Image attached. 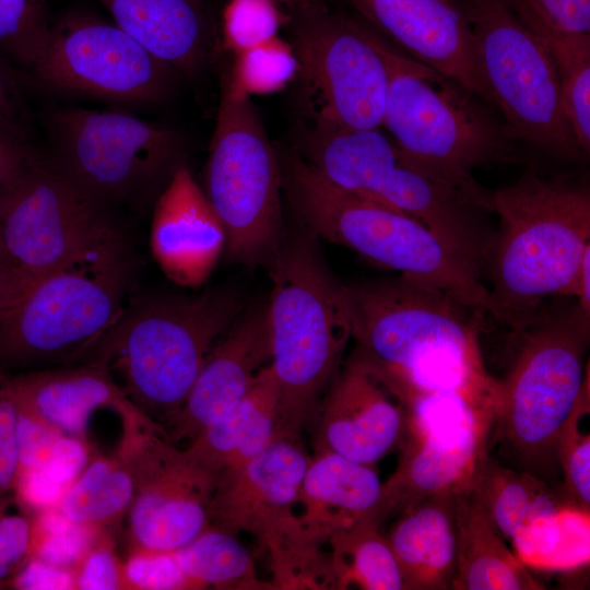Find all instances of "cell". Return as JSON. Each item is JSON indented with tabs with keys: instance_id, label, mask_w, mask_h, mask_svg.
Returning a JSON list of instances; mask_svg holds the SVG:
<instances>
[{
	"instance_id": "obj_1",
	"label": "cell",
	"mask_w": 590,
	"mask_h": 590,
	"mask_svg": "<svg viewBox=\"0 0 590 590\" xmlns=\"http://www.w3.org/2000/svg\"><path fill=\"white\" fill-rule=\"evenodd\" d=\"M344 296L355 350L405 408L450 396L496 418L502 386L481 351L484 310L404 275L344 286Z\"/></svg>"
},
{
	"instance_id": "obj_2",
	"label": "cell",
	"mask_w": 590,
	"mask_h": 590,
	"mask_svg": "<svg viewBox=\"0 0 590 590\" xmlns=\"http://www.w3.org/2000/svg\"><path fill=\"white\" fill-rule=\"evenodd\" d=\"M499 217L486 266V312L524 327L552 297H569L590 248V189L586 181L526 170L512 185L489 193Z\"/></svg>"
},
{
	"instance_id": "obj_3",
	"label": "cell",
	"mask_w": 590,
	"mask_h": 590,
	"mask_svg": "<svg viewBox=\"0 0 590 590\" xmlns=\"http://www.w3.org/2000/svg\"><path fill=\"white\" fill-rule=\"evenodd\" d=\"M267 263L273 282L268 320L280 433L299 439L352 338L344 286L330 275L307 235H283Z\"/></svg>"
},
{
	"instance_id": "obj_4",
	"label": "cell",
	"mask_w": 590,
	"mask_h": 590,
	"mask_svg": "<svg viewBox=\"0 0 590 590\" xmlns=\"http://www.w3.org/2000/svg\"><path fill=\"white\" fill-rule=\"evenodd\" d=\"M489 445L516 470L558 476L559 433L589 382L590 317L578 304L543 307L517 331ZM560 473V472H559Z\"/></svg>"
},
{
	"instance_id": "obj_5",
	"label": "cell",
	"mask_w": 590,
	"mask_h": 590,
	"mask_svg": "<svg viewBox=\"0 0 590 590\" xmlns=\"http://www.w3.org/2000/svg\"><path fill=\"white\" fill-rule=\"evenodd\" d=\"M378 46L388 70L382 125L393 142L491 212V190L472 172L509 161L515 139L461 84L394 49L379 34Z\"/></svg>"
},
{
	"instance_id": "obj_6",
	"label": "cell",
	"mask_w": 590,
	"mask_h": 590,
	"mask_svg": "<svg viewBox=\"0 0 590 590\" xmlns=\"http://www.w3.org/2000/svg\"><path fill=\"white\" fill-rule=\"evenodd\" d=\"M283 182L310 234L486 312L482 273L416 219L330 184L297 151L286 160Z\"/></svg>"
},
{
	"instance_id": "obj_7",
	"label": "cell",
	"mask_w": 590,
	"mask_h": 590,
	"mask_svg": "<svg viewBox=\"0 0 590 590\" xmlns=\"http://www.w3.org/2000/svg\"><path fill=\"white\" fill-rule=\"evenodd\" d=\"M302 157L330 184L405 213L481 273L495 233L460 189L406 156L377 129L312 128Z\"/></svg>"
},
{
	"instance_id": "obj_8",
	"label": "cell",
	"mask_w": 590,
	"mask_h": 590,
	"mask_svg": "<svg viewBox=\"0 0 590 590\" xmlns=\"http://www.w3.org/2000/svg\"><path fill=\"white\" fill-rule=\"evenodd\" d=\"M240 310L228 291L152 299L123 310L94 358L118 363L129 399L165 430Z\"/></svg>"
},
{
	"instance_id": "obj_9",
	"label": "cell",
	"mask_w": 590,
	"mask_h": 590,
	"mask_svg": "<svg viewBox=\"0 0 590 590\" xmlns=\"http://www.w3.org/2000/svg\"><path fill=\"white\" fill-rule=\"evenodd\" d=\"M129 272L121 241L36 280L0 309V374L91 359L125 310Z\"/></svg>"
},
{
	"instance_id": "obj_10",
	"label": "cell",
	"mask_w": 590,
	"mask_h": 590,
	"mask_svg": "<svg viewBox=\"0 0 590 590\" xmlns=\"http://www.w3.org/2000/svg\"><path fill=\"white\" fill-rule=\"evenodd\" d=\"M309 460L298 439L280 436L216 476L212 526L257 539L270 558L273 589H333L329 555L307 535L297 515Z\"/></svg>"
},
{
	"instance_id": "obj_11",
	"label": "cell",
	"mask_w": 590,
	"mask_h": 590,
	"mask_svg": "<svg viewBox=\"0 0 590 590\" xmlns=\"http://www.w3.org/2000/svg\"><path fill=\"white\" fill-rule=\"evenodd\" d=\"M282 185L250 96L224 75L202 190L224 227L232 261L267 263L276 250L283 238Z\"/></svg>"
},
{
	"instance_id": "obj_12",
	"label": "cell",
	"mask_w": 590,
	"mask_h": 590,
	"mask_svg": "<svg viewBox=\"0 0 590 590\" xmlns=\"http://www.w3.org/2000/svg\"><path fill=\"white\" fill-rule=\"evenodd\" d=\"M479 69L515 140L559 158L577 160L580 149L562 103L554 60L542 39L509 0H461Z\"/></svg>"
},
{
	"instance_id": "obj_13",
	"label": "cell",
	"mask_w": 590,
	"mask_h": 590,
	"mask_svg": "<svg viewBox=\"0 0 590 590\" xmlns=\"http://www.w3.org/2000/svg\"><path fill=\"white\" fill-rule=\"evenodd\" d=\"M0 235L12 268L33 282L122 241L102 205L39 155L0 187Z\"/></svg>"
},
{
	"instance_id": "obj_14",
	"label": "cell",
	"mask_w": 590,
	"mask_h": 590,
	"mask_svg": "<svg viewBox=\"0 0 590 590\" xmlns=\"http://www.w3.org/2000/svg\"><path fill=\"white\" fill-rule=\"evenodd\" d=\"M300 95L314 128L377 129L388 70L369 24L321 7L293 14Z\"/></svg>"
},
{
	"instance_id": "obj_15",
	"label": "cell",
	"mask_w": 590,
	"mask_h": 590,
	"mask_svg": "<svg viewBox=\"0 0 590 590\" xmlns=\"http://www.w3.org/2000/svg\"><path fill=\"white\" fill-rule=\"evenodd\" d=\"M48 132L49 158L101 205L138 197L180 166V137L130 114L57 110Z\"/></svg>"
},
{
	"instance_id": "obj_16",
	"label": "cell",
	"mask_w": 590,
	"mask_h": 590,
	"mask_svg": "<svg viewBox=\"0 0 590 590\" xmlns=\"http://www.w3.org/2000/svg\"><path fill=\"white\" fill-rule=\"evenodd\" d=\"M30 71L54 88L152 103L169 92L175 70L114 22L72 12L50 24Z\"/></svg>"
},
{
	"instance_id": "obj_17",
	"label": "cell",
	"mask_w": 590,
	"mask_h": 590,
	"mask_svg": "<svg viewBox=\"0 0 590 590\" xmlns=\"http://www.w3.org/2000/svg\"><path fill=\"white\" fill-rule=\"evenodd\" d=\"M406 410L398 464L382 483L379 526L421 498L467 489L488 457L494 414L449 396L424 398Z\"/></svg>"
},
{
	"instance_id": "obj_18",
	"label": "cell",
	"mask_w": 590,
	"mask_h": 590,
	"mask_svg": "<svg viewBox=\"0 0 590 590\" xmlns=\"http://www.w3.org/2000/svg\"><path fill=\"white\" fill-rule=\"evenodd\" d=\"M120 447L137 476L128 510L130 552H175L212 526L215 474L155 430L123 429Z\"/></svg>"
},
{
	"instance_id": "obj_19",
	"label": "cell",
	"mask_w": 590,
	"mask_h": 590,
	"mask_svg": "<svg viewBox=\"0 0 590 590\" xmlns=\"http://www.w3.org/2000/svg\"><path fill=\"white\" fill-rule=\"evenodd\" d=\"M468 488L527 567L560 570L581 554L585 515L543 480L488 456Z\"/></svg>"
},
{
	"instance_id": "obj_20",
	"label": "cell",
	"mask_w": 590,
	"mask_h": 590,
	"mask_svg": "<svg viewBox=\"0 0 590 590\" xmlns=\"http://www.w3.org/2000/svg\"><path fill=\"white\" fill-rule=\"evenodd\" d=\"M409 425L404 404L354 349L306 426L316 452H333L374 467L400 448Z\"/></svg>"
},
{
	"instance_id": "obj_21",
	"label": "cell",
	"mask_w": 590,
	"mask_h": 590,
	"mask_svg": "<svg viewBox=\"0 0 590 590\" xmlns=\"http://www.w3.org/2000/svg\"><path fill=\"white\" fill-rule=\"evenodd\" d=\"M0 377L20 411L67 436L86 441L90 417L101 408L118 412L123 429L142 428L165 434L117 385L107 357L0 374Z\"/></svg>"
},
{
	"instance_id": "obj_22",
	"label": "cell",
	"mask_w": 590,
	"mask_h": 590,
	"mask_svg": "<svg viewBox=\"0 0 590 590\" xmlns=\"http://www.w3.org/2000/svg\"><path fill=\"white\" fill-rule=\"evenodd\" d=\"M408 55L491 102L461 0H349Z\"/></svg>"
},
{
	"instance_id": "obj_23",
	"label": "cell",
	"mask_w": 590,
	"mask_h": 590,
	"mask_svg": "<svg viewBox=\"0 0 590 590\" xmlns=\"http://www.w3.org/2000/svg\"><path fill=\"white\" fill-rule=\"evenodd\" d=\"M271 363L268 304L240 314L209 354L176 416L165 426L170 442L193 440L247 394Z\"/></svg>"
},
{
	"instance_id": "obj_24",
	"label": "cell",
	"mask_w": 590,
	"mask_h": 590,
	"mask_svg": "<svg viewBox=\"0 0 590 590\" xmlns=\"http://www.w3.org/2000/svg\"><path fill=\"white\" fill-rule=\"evenodd\" d=\"M151 252L174 283L203 284L226 248L224 227L185 166L172 174L154 209Z\"/></svg>"
},
{
	"instance_id": "obj_25",
	"label": "cell",
	"mask_w": 590,
	"mask_h": 590,
	"mask_svg": "<svg viewBox=\"0 0 590 590\" xmlns=\"http://www.w3.org/2000/svg\"><path fill=\"white\" fill-rule=\"evenodd\" d=\"M114 23L152 56L187 75L202 71L219 47L205 0H98Z\"/></svg>"
},
{
	"instance_id": "obj_26",
	"label": "cell",
	"mask_w": 590,
	"mask_h": 590,
	"mask_svg": "<svg viewBox=\"0 0 590 590\" xmlns=\"http://www.w3.org/2000/svg\"><path fill=\"white\" fill-rule=\"evenodd\" d=\"M381 495L382 482L374 467L316 452L300 485L297 515L307 535L323 546L341 530L367 520L377 523Z\"/></svg>"
},
{
	"instance_id": "obj_27",
	"label": "cell",
	"mask_w": 590,
	"mask_h": 590,
	"mask_svg": "<svg viewBox=\"0 0 590 590\" xmlns=\"http://www.w3.org/2000/svg\"><path fill=\"white\" fill-rule=\"evenodd\" d=\"M455 493L421 498L402 509L386 535L404 590L452 588L457 564Z\"/></svg>"
},
{
	"instance_id": "obj_28",
	"label": "cell",
	"mask_w": 590,
	"mask_h": 590,
	"mask_svg": "<svg viewBox=\"0 0 590 590\" xmlns=\"http://www.w3.org/2000/svg\"><path fill=\"white\" fill-rule=\"evenodd\" d=\"M280 436L278 386L268 365L239 403L199 433L184 451L217 476L258 456Z\"/></svg>"
},
{
	"instance_id": "obj_29",
	"label": "cell",
	"mask_w": 590,
	"mask_h": 590,
	"mask_svg": "<svg viewBox=\"0 0 590 590\" xmlns=\"http://www.w3.org/2000/svg\"><path fill=\"white\" fill-rule=\"evenodd\" d=\"M455 590H539L543 585L517 557L469 488L455 493Z\"/></svg>"
},
{
	"instance_id": "obj_30",
	"label": "cell",
	"mask_w": 590,
	"mask_h": 590,
	"mask_svg": "<svg viewBox=\"0 0 590 590\" xmlns=\"http://www.w3.org/2000/svg\"><path fill=\"white\" fill-rule=\"evenodd\" d=\"M137 476L128 453L90 459L62 495L57 510L83 528L105 532L128 512Z\"/></svg>"
},
{
	"instance_id": "obj_31",
	"label": "cell",
	"mask_w": 590,
	"mask_h": 590,
	"mask_svg": "<svg viewBox=\"0 0 590 590\" xmlns=\"http://www.w3.org/2000/svg\"><path fill=\"white\" fill-rule=\"evenodd\" d=\"M333 589L404 590L401 571L380 526L367 520L331 535Z\"/></svg>"
},
{
	"instance_id": "obj_32",
	"label": "cell",
	"mask_w": 590,
	"mask_h": 590,
	"mask_svg": "<svg viewBox=\"0 0 590 590\" xmlns=\"http://www.w3.org/2000/svg\"><path fill=\"white\" fill-rule=\"evenodd\" d=\"M174 554L194 589L273 590L258 578L248 550L219 527H209Z\"/></svg>"
},
{
	"instance_id": "obj_33",
	"label": "cell",
	"mask_w": 590,
	"mask_h": 590,
	"mask_svg": "<svg viewBox=\"0 0 590 590\" xmlns=\"http://www.w3.org/2000/svg\"><path fill=\"white\" fill-rule=\"evenodd\" d=\"M526 24V23H524ZM546 45L557 70L562 103L575 138L590 152V34H566L526 24Z\"/></svg>"
},
{
	"instance_id": "obj_34",
	"label": "cell",
	"mask_w": 590,
	"mask_h": 590,
	"mask_svg": "<svg viewBox=\"0 0 590 590\" xmlns=\"http://www.w3.org/2000/svg\"><path fill=\"white\" fill-rule=\"evenodd\" d=\"M590 401L589 382L564 424L557 440L556 457L563 482L559 492L564 500L578 509L590 511Z\"/></svg>"
},
{
	"instance_id": "obj_35",
	"label": "cell",
	"mask_w": 590,
	"mask_h": 590,
	"mask_svg": "<svg viewBox=\"0 0 590 590\" xmlns=\"http://www.w3.org/2000/svg\"><path fill=\"white\" fill-rule=\"evenodd\" d=\"M236 56L229 78L249 96L278 92L297 74L293 48L278 36Z\"/></svg>"
},
{
	"instance_id": "obj_36",
	"label": "cell",
	"mask_w": 590,
	"mask_h": 590,
	"mask_svg": "<svg viewBox=\"0 0 590 590\" xmlns=\"http://www.w3.org/2000/svg\"><path fill=\"white\" fill-rule=\"evenodd\" d=\"M50 24L46 0H0V52L30 70Z\"/></svg>"
},
{
	"instance_id": "obj_37",
	"label": "cell",
	"mask_w": 590,
	"mask_h": 590,
	"mask_svg": "<svg viewBox=\"0 0 590 590\" xmlns=\"http://www.w3.org/2000/svg\"><path fill=\"white\" fill-rule=\"evenodd\" d=\"M72 523L57 508L40 510L35 518L30 557L73 570L87 550L103 535Z\"/></svg>"
},
{
	"instance_id": "obj_38",
	"label": "cell",
	"mask_w": 590,
	"mask_h": 590,
	"mask_svg": "<svg viewBox=\"0 0 590 590\" xmlns=\"http://www.w3.org/2000/svg\"><path fill=\"white\" fill-rule=\"evenodd\" d=\"M284 21L274 0H229L223 12V47L238 55L276 37Z\"/></svg>"
},
{
	"instance_id": "obj_39",
	"label": "cell",
	"mask_w": 590,
	"mask_h": 590,
	"mask_svg": "<svg viewBox=\"0 0 590 590\" xmlns=\"http://www.w3.org/2000/svg\"><path fill=\"white\" fill-rule=\"evenodd\" d=\"M25 507L16 493L0 498V586L31 556L35 518Z\"/></svg>"
},
{
	"instance_id": "obj_40",
	"label": "cell",
	"mask_w": 590,
	"mask_h": 590,
	"mask_svg": "<svg viewBox=\"0 0 590 590\" xmlns=\"http://www.w3.org/2000/svg\"><path fill=\"white\" fill-rule=\"evenodd\" d=\"M123 579L129 590L194 589L174 552H130L123 563Z\"/></svg>"
},
{
	"instance_id": "obj_41",
	"label": "cell",
	"mask_w": 590,
	"mask_h": 590,
	"mask_svg": "<svg viewBox=\"0 0 590 590\" xmlns=\"http://www.w3.org/2000/svg\"><path fill=\"white\" fill-rule=\"evenodd\" d=\"M526 24L566 34H590V0H509Z\"/></svg>"
},
{
	"instance_id": "obj_42",
	"label": "cell",
	"mask_w": 590,
	"mask_h": 590,
	"mask_svg": "<svg viewBox=\"0 0 590 590\" xmlns=\"http://www.w3.org/2000/svg\"><path fill=\"white\" fill-rule=\"evenodd\" d=\"M74 589H126L123 563L116 556L110 541L103 535L82 556L73 569Z\"/></svg>"
},
{
	"instance_id": "obj_43",
	"label": "cell",
	"mask_w": 590,
	"mask_h": 590,
	"mask_svg": "<svg viewBox=\"0 0 590 590\" xmlns=\"http://www.w3.org/2000/svg\"><path fill=\"white\" fill-rule=\"evenodd\" d=\"M19 472V409L0 377V498L16 493Z\"/></svg>"
},
{
	"instance_id": "obj_44",
	"label": "cell",
	"mask_w": 590,
	"mask_h": 590,
	"mask_svg": "<svg viewBox=\"0 0 590 590\" xmlns=\"http://www.w3.org/2000/svg\"><path fill=\"white\" fill-rule=\"evenodd\" d=\"M0 120L27 129L22 69L0 52Z\"/></svg>"
},
{
	"instance_id": "obj_45",
	"label": "cell",
	"mask_w": 590,
	"mask_h": 590,
	"mask_svg": "<svg viewBox=\"0 0 590 590\" xmlns=\"http://www.w3.org/2000/svg\"><path fill=\"white\" fill-rule=\"evenodd\" d=\"M28 138L27 129L0 120V187L38 155Z\"/></svg>"
},
{
	"instance_id": "obj_46",
	"label": "cell",
	"mask_w": 590,
	"mask_h": 590,
	"mask_svg": "<svg viewBox=\"0 0 590 590\" xmlns=\"http://www.w3.org/2000/svg\"><path fill=\"white\" fill-rule=\"evenodd\" d=\"M5 586L15 589H74L73 570L30 557Z\"/></svg>"
},
{
	"instance_id": "obj_47",
	"label": "cell",
	"mask_w": 590,
	"mask_h": 590,
	"mask_svg": "<svg viewBox=\"0 0 590 590\" xmlns=\"http://www.w3.org/2000/svg\"><path fill=\"white\" fill-rule=\"evenodd\" d=\"M33 283L14 270H0V309L23 295Z\"/></svg>"
},
{
	"instance_id": "obj_48",
	"label": "cell",
	"mask_w": 590,
	"mask_h": 590,
	"mask_svg": "<svg viewBox=\"0 0 590 590\" xmlns=\"http://www.w3.org/2000/svg\"><path fill=\"white\" fill-rule=\"evenodd\" d=\"M569 297H574L582 312L590 317V248L581 260Z\"/></svg>"
},
{
	"instance_id": "obj_49",
	"label": "cell",
	"mask_w": 590,
	"mask_h": 590,
	"mask_svg": "<svg viewBox=\"0 0 590 590\" xmlns=\"http://www.w3.org/2000/svg\"><path fill=\"white\" fill-rule=\"evenodd\" d=\"M276 3L285 4L292 13L327 7L326 0H274Z\"/></svg>"
},
{
	"instance_id": "obj_50",
	"label": "cell",
	"mask_w": 590,
	"mask_h": 590,
	"mask_svg": "<svg viewBox=\"0 0 590 590\" xmlns=\"http://www.w3.org/2000/svg\"><path fill=\"white\" fill-rule=\"evenodd\" d=\"M0 270H14L9 262V259H8L3 243H2L1 235H0Z\"/></svg>"
}]
</instances>
